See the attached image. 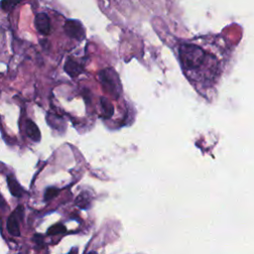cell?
Instances as JSON below:
<instances>
[{
	"mask_svg": "<svg viewBox=\"0 0 254 254\" xmlns=\"http://www.w3.org/2000/svg\"><path fill=\"white\" fill-rule=\"evenodd\" d=\"M75 204L83 209H86L90 205V196L87 192H81L77 197L75 198Z\"/></svg>",
	"mask_w": 254,
	"mask_h": 254,
	"instance_id": "30bf717a",
	"label": "cell"
},
{
	"mask_svg": "<svg viewBox=\"0 0 254 254\" xmlns=\"http://www.w3.org/2000/svg\"><path fill=\"white\" fill-rule=\"evenodd\" d=\"M100 106L102 111V116L104 118H110L114 113V107L112 103L105 97L100 98Z\"/></svg>",
	"mask_w": 254,
	"mask_h": 254,
	"instance_id": "9c48e42d",
	"label": "cell"
},
{
	"mask_svg": "<svg viewBox=\"0 0 254 254\" xmlns=\"http://www.w3.org/2000/svg\"><path fill=\"white\" fill-rule=\"evenodd\" d=\"M59 190L56 188H49L47 189V190L45 191V200H49L51 198H54L55 196L58 195L59 193Z\"/></svg>",
	"mask_w": 254,
	"mask_h": 254,
	"instance_id": "7c38bea8",
	"label": "cell"
},
{
	"mask_svg": "<svg viewBox=\"0 0 254 254\" xmlns=\"http://www.w3.org/2000/svg\"><path fill=\"white\" fill-rule=\"evenodd\" d=\"M180 60L186 71L198 72L203 67H209L208 64H213V59L193 44H183L179 49Z\"/></svg>",
	"mask_w": 254,
	"mask_h": 254,
	"instance_id": "6da1fadb",
	"label": "cell"
},
{
	"mask_svg": "<svg viewBox=\"0 0 254 254\" xmlns=\"http://www.w3.org/2000/svg\"><path fill=\"white\" fill-rule=\"evenodd\" d=\"M24 208L22 205H18V207L13 211V213L7 219V230L13 236H20V220L23 218Z\"/></svg>",
	"mask_w": 254,
	"mask_h": 254,
	"instance_id": "3957f363",
	"label": "cell"
},
{
	"mask_svg": "<svg viewBox=\"0 0 254 254\" xmlns=\"http://www.w3.org/2000/svg\"><path fill=\"white\" fill-rule=\"evenodd\" d=\"M26 133L33 141L38 142L41 140V133L38 126L30 119H28L26 122Z\"/></svg>",
	"mask_w": 254,
	"mask_h": 254,
	"instance_id": "ba28073f",
	"label": "cell"
},
{
	"mask_svg": "<svg viewBox=\"0 0 254 254\" xmlns=\"http://www.w3.org/2000/svg\"><path fill=\"white\" fill-rule=\"evenodd\" d=\"M65 232V227L63 224H55L53 225L49 230H48V234L49 235H57L60 233H64Z\"/></svg>",
	"mask_w": 254,
	"mask_h": 254,
	"instance_id": "8fae6325",
	"label": "cell"
},
{
	"mask_svg": "<svg viewBox=\"0 0 254 254\" xmlns=\"http://www.w3.org/2000/svg\"><path fill=\"white\" fill-rule=\"evenodd\" d=\"M64 68V71H65L70 77H76V76H78V75L82 72V70H83L82 66H81L77 62H75V61L72 60V59H67V60H66Z\"/></svg>",
	"mask_w": 254,
	"mask_h": 254,
	"instance_id": "8992f818",
	"label": "cell"
},
{
	"mask_svg": "<svg viewBox=\"0 0 254 254\" xmlns=\"http://www.w3.org/2000/svg\"><path fill=\"white\" fill-rule=\"evenodd\" d=\"M36 28L43 35H49L51 32L50 18L45 13H40L36 16Z\"/></svg>",
	"mask_w": 254,
	"mask_h": 254,
	"instance_id": "5b68a950",
	"label": "cell"
},
{
	"mask_svg": "<svg viewBox=\"0 0 254 254\" xmlns=\"http://www.w3.org/2000/svg\"><path fill=\"white\" fill-rule=\"evenodd\" d=\"M7 184H8V188H9L12 195H14L16 197H21L24 194L25 191H24L23 188L18 184L17 180L12 175H9L7 177Z\"/></svg>",
	"mask_w": 254,
	"mask_h": 254,
	"instance_id": "52a82bcc",
	"label": "cell"
},
{
	"mask_svg": "<svg viewBox=\"0 0 254 254\" xmlns=\"http://www.w3.org/2000/svg\"><path fill=\"white\" fill-rule=\"evenodd\" d=\"M64 31L66 35L75 40L81 41L84 38V30L79 22L68 20L64 24Z\"/></svg>",
	"mask_w": 254,
	"mask_h": 254,
	"instance_id": "277c9868",
	"label": "cell"
},
{
	"mask_svg": "<svg viewBox=\"0 0 254 254\" xmlns=\"http://www.w3.org/2000/svg\"><path fill=\"white\" fill-rule=\"evenodd\" d=\"M99 82L106 93L117 99L122 93V85L118 73L112 67H106L98 73Z\"/></svg>",
	"mask_w": 254,
	"mask_h": 254,
	"instance_id": "7a4b0ae2",
	"label": "cell"
}]
</instances>
